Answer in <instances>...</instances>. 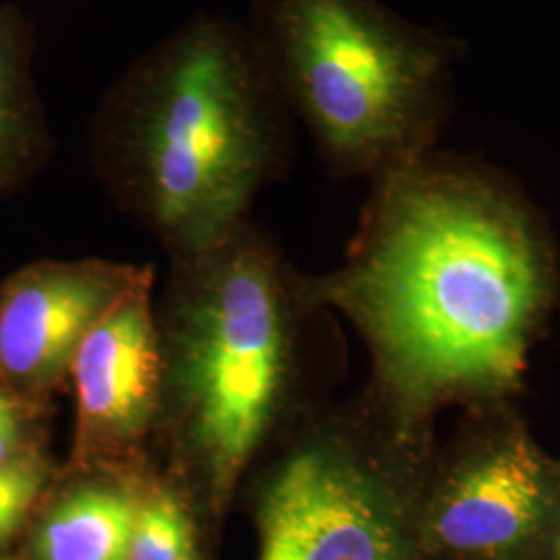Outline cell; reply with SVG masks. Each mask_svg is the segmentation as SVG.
Segmentation results:
<instances>
[{
    "label": "cell",
    "instance_id": "1",
    "mask_svg": "<svg viewBox=\"0 0 560 560\" xmlns=\"http://www.w3.org/2000/svg\"><path fill=\"white\" fill-rule=\"evenodd\" d=\"M305 293L358 328L381 420L413 444L442 405L520 386L552 270L515 203L405 161L388 168L349 261Z\"/></svg>",
    "mask_w": 560,
    "mask_h": 560
},
{
    "label": "cell",
    "instance_id": "11",
    "mask_svg": "<svg viewBox=\"0 0 560 560\" xmlns=\"http://www.w3.org/2000/svg\"><path fill=\"white\" fill-rule=\"evenodd\" d=\"M127 560H200L196 513L156 460L141 476Z\"/></svg>",
    "mask_w": 560,
    "mask_h": 560
},
{
    "label": "cell",
    "instance_id": "9",
    "mask_svg": "<svg viewBox=\"0 0 560 560\" xmlns=\"http://www.w3.org/2000/svg\"><path fill=\"white\" fill-rule=\"evenodd\" d=\"M148 465L67 469V486L48 504L34 532L32 560H127L138 490Z\"/></svg>",
    "mask_w": 560,
    "mask_h": 560
},
{
    "label": "cell",
    "instance_id": "3",
    "mask_svg": "<svg viewBox=\"0 0 560 560\" xmlns=\"http://www.w3.org/2000/svg\"><path fill=\"white\" fill-rule=\"evenodd\" d=\"M171 260L156 307L162 390L152 455L194 513H221L291 428L305 282L249 221Z\"/></svg>",
    "mask_w": 560,
    "mask_h": 560
},
{
    "label": "cell",
    "instance_id": "4",
    "mask_svg": "<svg viewBox=\"0 0 560 560\" xmlns=\"http://www.w3.org/2000/svg\"><path fill=\"white\" fill-rule=\"evenodd\" d=\"M247 30L340 168L405 162L436 73L425 44L370 0H254Z\"/></svg>",
    "mask_w": 560,
    "mask_h": 560
},
{
    "label": "cell",
    "instance_id": "13",
    "mask_svg": "<svg viewBox=\"0 0 560 560\" xmlns=\"http://www.w3.org/2000/svg\"><path fill=\"white\" fill-rule=\"evenodd\" d=\"M36 405L0 386V467L42 455L36 446Z\"/></svg>",
    "mask_w": 560,
    "mask_h": 560
},
{
    "label": "cell",
    "instance_id": "6",
    "mask_svg": "<svg viewBox=\"0 0 560 560\" xmlns=\"http://www.w3.org/2000/svg\"><path fill=\"white\" fill-rule=\"evenodd\" d=\"M69 382L75 430L65 469H138L154 460L162 353L152 268L81 340Z\"/></svg>",
    "mask_w": 560,
    "mask_h": 560
},
{
    "label": "cell",
    "instance_id": "5",
    "mask_svg": "<svg viewBox=\"0 0 560 560\" xmlns=\"http://www.w3.org/2000/svg\"><path fill=\"white\" fill-rule=\"evenodd\" d=\"M409 455L382 420L381 430L349 418L284 430L252 469L258 560H411Z\"/></svg>",
    "mask_w": 560,
    "mask_h": 560
},
{
    "label": "cell",
    "instance_id": "10",
    "mask_svg": "<svg viewBox=\"0 0 560 560\" xmlns=\"http://www.w3.org/2000/svg\"><path fill=\"white\" fill-rule=\"evenodd\" d=\"M34 50L30 18L15 2H0V191L25 179L52 150Z\"/></svg>",
    "mask_w": 560,
    "mask_h": 560
},
{
    "label": "cell",
    "instance_id": "15",
    "mask_svg": "<svg viewBox=\"0 0 560 560\" xmlns=\"http://www.w3.org/2000/svg\"><path fill=\"white\" fill-rule=\"evenodd\" d=\"M0 560H13V559H0Z\"/></svg>",
    "mask_w": 560,
    "mask_h": 560
},
{
    "label": "cell",
    "instance_id": "8",
    "mask_svg": "<svg viewBox=\"0 0 560 560\" xmlns=\"http://www.w3.org/2000/svg\"><path fill=\"white\" fill-rule=\"evenodd\" d=\"M150 268L102 258L21 268L0 291V386L36 405L67 384L81 340Z\"/></svg>",
    "mask_w": 560,
    "mask_h": 560
},
{
    "label": "cell",
    "instance_id": "7",
    "mask_svg": "<svg viewBox=\"0 0 560 560\" xmlns=\"http://www.w3.org/2000/svg\"><path fill=\"white\" fill-rule=\"evenodd\" d=\"M560 463L506 421L442 467L428 511L432 541L455 557L494 560L536 540L555 517Z\"/></svg>",
    "mask_w": 560,
    "mask_h": 560
},
{
    "label": "cell",
    "instance_id": "14",
    "mask_svg": "<svg viewBox=\"0 0 560 560\" xmlns=\"http://www.w3.org/2000/svg\"><path fill=\"white\" fill-rule=\"evenodd\" d=\"M555 517H559V521H560V488H559V501H557V511H555Z\"/></svg>",
    "mask_w": 560,
    "mask_h": 560
},
{
    "label": "cell",
    "instance_id": "12",
    "mask_svg": "<svg viewBox=\"0 0 560 560\" xmlns=\"http://www.w3.org/2000/svg\"><path fill=\"white\" fill-rule=\"evenodd\" d=\"M48 463L42 455L0 467V546L20 532L48 481Z\"/></svg>",
    "mask_w": 560,
    "mask_h": 560
},
{
    "label": "cell",
    "instance_id": "2",
    "mask_svg": "<svg viewBox=\"0 0 560 560\" xmlns=\"http://www.w3.org/2000/svg\"><path fill=\"white\" fill-rule=\"evenodd\" d=\"M92 159L171 258L249 221L287 154L284 101L247 25L183 23L136 60L94 117Z\"/></svg>",
    "mask_w": 560,
    "mask_h": 560
}]
</instances>
